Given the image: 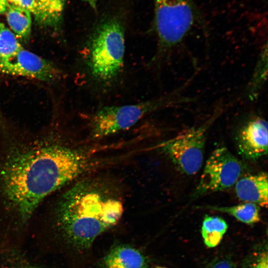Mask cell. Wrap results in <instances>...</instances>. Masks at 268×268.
<instances>
[{
	"label": "cell",
	"mask_w": 268,
	"mask_h": 268,
	"mask_svg": "<svg viewBox=\"0 0 268 268\" xmlns=\"http://www.w3.org/2000/svg\"><path fill=\"white\" fill-rule=\"evenodd\" d=\"M154 28L160 58L179 44L191 29L195 11L191 0H153Z\"/></svg>",
	"instance_id": "4"
},
{
	"label": "cell",
	"mask_w": 268,
	"mask_h": 268,
	"mask_svg": "<svg viewBox=\"0 0 268 268\" xmlns=\"http://www.w3.org/2000/svg\"><path fill=\"white\" fill-rule=\"evenodd\" d=\"M207 208L228 213L249 225L256 223L261 219L259 206L252 202H245L230 206H208Z\"/></svg>",
	"instance_id": "15"
},
{
	"label": "cell",
	"mask_w": 268,
	"mask_h": 268,
	"mask_svg": "<svg viewBox=\"0 0 268 268\" xmlns=\"http://www.w3.org/2000/svg\"><path fill=\"white\" fill-rule=\"evenodd\" d=\"M242 163L226 147L215 149L205 162L193 198L223 191L234 185L243 172Z\"/></svg>",
	"instance_id": "7"
},
{
	"label": "cell",
	"mask_w": 268,
	"mask_h": 268,
	"mask_svg": "<svg viewBox=\"0 0 268 268\" xmlns=\"http://www.w3.org/2000/svg\"><path fill=\"white\" fill-rule=\"evenodd\" d=\"M268 124L255 117L243 126L237 137L239 153L245 158L256 160L268 153Z\"/></svg>",
	"instance_id": "9"
},
{
	"label": "cell",
	"mask_w": 268,
	"mask_h": 268,
	"mask_svg": "<svg viewBox=\"0 0 268 268\" xmlns=\"http://www.w3.org/2000/svg\"><path fill=\"white\" fill-rule=\"evenodd\" d=\"M228 229L226 222L217 216L205 215L202 221L201 233L204 244L214 248L221 241Z\"/></svg>",
	"instance_id": "14"
},
{
	"label": "cell",
	"mask_w": 268,
	"mask_h": 268,
	"mask_svg": "<svg viewBox=\"0 0 268 268\" xmlns=\"http://www.w3.org/2000/svg\"><path fill=\"white\" fill-rule=\"evenodd\" d=\"M66 0H34L33 14L40 26L59 28L62 22Z\"/></svg>",
	"instance_id": "12"
},
{
	"label": "cell",
	"mask_w": 268,
	"mask_h": 268,
	"mask_svg": "<svg viewBox=\"0 0 268 268\" xmlns=\"http://www.w3.org/2000/svg\"><path fill=\"white\" fill-rule=\"evenodd\" d=\"M125 27L121 19L104 18L93 27L84 45L82 62L93 86L106 91L113 86L124 67Z\"/></svg>",
	"instance_id": "3"
},
{
	"label": "cell",
	"mask_w": 268,
	"mask_h": 268,
	"mask_svg": "<svg viewBox=\"0 0 268 268\" xmlns=\"http://www.w3.org/2000/svg\"><path fill=\"white\" fill-rule=\"evenodd\" d=\"M6 19L12 32L18 39L26 42L31 31V13L24 8L9 3L6 11Z\"/></svg>",
	"instance_id": "13"
},
{
	"label": "cell",
	"mask_w": 268,
	"mask_h": 268,
	"mask_svg": "<svg viewBox=\"0 0 268 268\" xmlns=\"http://www.w3.org/2000/svg\"><path fill=\"white\" fill-rule=\"evenodd\" d=\"M243 268H268L267 244L256 247L244 260Z\"/></svg>",
	"instance_id": "17"
},
{
	"label": "cell",
	"mask_w": 268,
	"mask_h": 268,
	"mask_svg": "<svg viewBox=\"0 0 268 268\" xmlns=\"http://www.w3.org/2000/svg\"><path fill=\"white\" fill-rule=\"evenodd\" d=\"M11 4L24 8L33 13L34 9V0H7Z\"/></svg>",
	"instance_id": "19"
},
{
	"label": "cell",
	"mask_w": 268,
	"mask_h": 268,
	"mask_svg": "<svg viewBox=\"0 0 268 268\" xmlns=\"http://www.w3.org/2000/svg\"><path fill=\"white\" fill-rule=\"evenodd\" d=\"M87 2L94 10L96 9L97 2L98 0H83Z\"/></svg>",
	"instance_id": "21"
},
{
	"label": "cell",
	"mask_w": 268,
	"mask_h": 268,
	"mask_svg": "<svg viewBox=\"0 0 268 268\" xmlns=\"http://www.w3.org/2000/svg\"><path fill=\"white\" fill-rule=\"evenodd\" d=\"M265 58H264L263 54V57L261 58L262 59L260 60V65L257 67V69L256 71L255 76L253 79V81L251 84L253 91L254 90L255 91L256 87H260V86L261 82L260 80V75L262 78L264 79V64L266 62H264V60Z\"/></svg>",
	"instance_id": "18"
},
{
	"label": "cell",
	"mask_w": 268,
	"mask_h": 268,
	"mask_svg": "<svg viewBox=\"0 0 268 268\" xmlns=\"http://www.w3.org/2000/svg\"></svg>",
	"instance_id": "23"
},
{
	"label": "cell",
	"mask_w": 268,
	"mask_h": 268,
	"mask_svg": "<svg viewBox=\"0 0 268 268\" xmlns=\"http://www.w3.org/2000/svg\"><path fill=\"white\" fill-rule=\"evenodd\" d=\"M105 268H146L144 257L137 250L127 246L112 249L104 259Z\"/></svg>",
	"instance_id": "11"
},
{
	"label": "cell",
	"mask_w": 268,
	"mask_h": 268,
	"mask_svg": "<svg viewBox=\"0 0 268 268\" xmlns=\"http://www.w3.org/2000/svg\"><path fill=\"white\" fill-rule=\"evenodd\" d=\"M235 191L237 197L240 200L267 207L268 204L267 173L261 172L240 178L235 184Z\"/></svg>",
	"instance_id": "10"
},
{
	"label": "cell",
	"mask_w": 268,
	"mask_h": 268,
	"mask_svg": "<svg viewBox=\"0 0 268 268\" xmlns=\"http://www.w3.org/2000/svg\"><path fill=\"white\" fill-rule=\"evenodd\" d=\"M8 4L7 0H0V14L5 13Z\"/></svg>",
	"instance_id": "20"
},
{
	"label": "cell",
	"mask_w": 268,
	"mask_h": 268,
	"mask_svg": "<svg viewBox=\"0 0 268 268\" xmlns=\"http://www.w3.org/2000/svg\"><path fill=\"white\" fill-rule=\"evenodd\" d=\"M165 268L158 267H156V268Z\"/></svg>",
	"instance_id": "22"
},
{
	"label": "cell",
	"mask_w": 268,
	"mask_h": 268,
	"mask_svg": "<svg viewBox=\"0 0 268 268\" xmlns=\"http://www.w3.org/2000/svg\"><path fill=\"white\" fill-rule=\"evenodd\" d=\"M22 48L12 31L0 22V60L11 56Z\"/></svg>",
	"instance_id": "16"
},
{
	"label": "cell",
	"mask_w": 268,
	"mask_h": 268,
	"mask_svg": "<svg viewBox=\"0 0 268 268\" xmlns=\"http://www.w3.org/2000/svg\"><path fill=\"white\" fill-rule=\"evenodd\" d=\"M171 97L165 96L135 104L101 107L91 118L90 136L102 138L130 129L146 116L169 105L173 102Z\"/></svg>",
	"instance_id": "5"
},
{
	"label": "cell",
	"mask_w": 268,
	"mask_h": 268,
	"mask_svg": "<svg viewBox=\"0 0 268 268\" xmlns=\"http://www.w3.org/2000/svg\"><path fill=\"white\" fill-rule=\"evenodd\" d=\"M0 72L50 82L57 80L61 75L60 70L51 62L23 48L0 60Z\"/></svg>",
	"instance_id": "8"
},
{
	"label": "cell",
	"mask_w": 268,
	"mask_h": 268,
	"mask_svg": "<svg viewBox=\"0 0 268 268\" xmlns=\"http://www.w3.org/2000/svg\"><path fill=\"white\" fill-rule=\"evenodd\" d=\"M60 225L74 246L85 249L115 225L124 211L123 202L100 181L84 180L71 187L58 204Z\"/></svg>",
	"instance_id": "2"
},
{
	"label": "cell",
	"mask_w": 268,
	"mask_h": 268,
	"mask_svg": "<svg viewBox=\"0 0 268 268\" xmlns=\"http://www.w3.org/2000/svg\"><path fill=\"white\" fill-rule=\"evenodd\" d=\"M216 117L217 115L203 125L186 130L159 145L180 172L193 175L201 169L207 132Z\"/></svg>",
	"instance_id": "6"
},
{
	"label": "cell",
	"mask_w": 268,
	"mask_h": 268,
	"mask_svg": "<svg viewBox=\"0 0 268 268\" xmlns=\"http://www.w3.org/2000/svg\"><path fill=\"white\" fill-rule=\"evenodd\" d=\"M86 153L61 144L40 145L10 154L0 172L8 204L27 220L48 195L91 169Z\"/></svg>",
	"instance_id": "1"
}]
</instances>
